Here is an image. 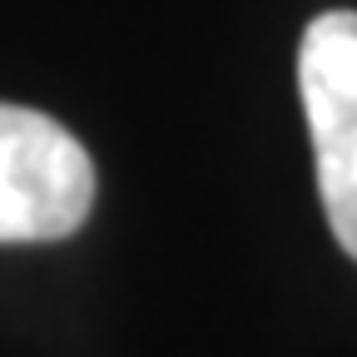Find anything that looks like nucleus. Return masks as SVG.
I'll return each mask as SVG.
<instances>
[{"instance_id":"nucleus-2","label":"nucleus","mask_w":357,"mask_h":357,"mask_svg":"<svg viewBox=\"0 0 357 357\" xmlns=\"http://www.w3.org/2000/svg\"><path fill=\"white\" fill-rule=\"evenodd\" d=\"M298 95L328 229L342 253L357 258V10H328L303 30Z\"/></svg>"},{"instance_id":"nucleus-1","label":"nucleus","mask_w":357,"mask_h":357,"mask_svg":"<svg viewBox=\"0 0 357 357\" xmlns=\"http://www.w3.org/2000/svg\"><path fill=\"white\" fill-rule=\"evenodd\" d=\"M95 208V164L75 134L25 105H0V243L70 238Z\"/></svg>"}]
</instances>
